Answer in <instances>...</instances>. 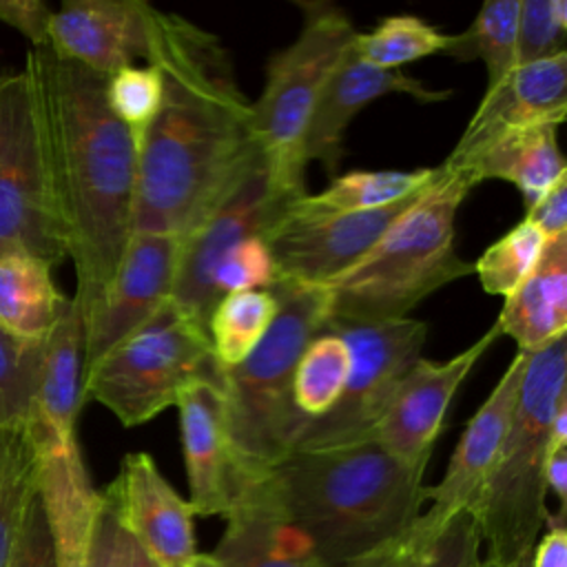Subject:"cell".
<instances>
[{
    "label": "cell",
    "instance_id": "d4e9b609",
    "mask_svg": "<svg viewBox=\"0 0 567 567\" xmlns=\"http://www.w3.org/2000/svg\"><path fill=\"white\" fill-rule=\"evenodd\" d=\"M51 270L24 252L0 255V328L20 341H44L71 301Z\"/></svg>",
    "mask_w": 567,
    "mask_h": 567
},
{
    "label": "cell",
    "instance_id": "52a82bcc",
    "mask_svg": "<svg viewBox=\"0 0 567 567\" xmlns=\"http://www.w3.org/2000/svg\"><path fill=\"white\" fill-rule=\"evenodd\" d=\"M297 38L272 53L252 100V128L272 179L295 193L303 186V137L312 109L359 33L348 13L328 0H299Z\"/></svg>",
    "mask_w": 567,
    "mask_h": 567
},
{
    "label": "cell",
    "instance_id": "74e56055",
    "mask_svg": "<svg viewBox=\"0 0 567 567\" xmlns=\"http://www.w3.org/2000/svg\"><path fill=\"white\" fill-rule=\"evenodd\" d=\"M9 567H55L53 538L40 492L27 507Z\"/></svg>",
    "mask_w": 567,
    "mask_h": 567
},
{
    "label": "cell",
    "instance_id": "ee69618b",
    "mask_svg": "<svg viewBox=\"0 0 567 567\" xmlns=\"http://www.w3.org/2000/svg\"><path fill=\"white\" fill-rule=\"evenodd\" d=\"M545 487L551 489L560 503V509L565 512L567 501V447L551 450L545 465Z\"/></svg>",
    "mask_w": 567,
    "mask_h": 567
},
{
    "label": "cell",
    "instance_id": "f35d334b",
    "mask_svg": "<svg viewBox=\"0 0 567 567\" xmlns=\"http://www.w3.org/2000/svg\"><path fill=\"white\" fill-rule=\"evenodd\" d=\"M53 11L40 0H0V22L20 31L31 49L49 47Z\"/></svg>",
    "mask_w": 567,
    "mask_h": 567
},
{
    "label": "cell",
    "instance_id": "4316f807",
    "mask_svg": "<svg viewBox=\"0 0 567 567\" xmlns=\"http://www.w3.org/2000/svg\"><path fill=\"white\" fill-rule=\"evenodd\" d=\"M40 487V450L29 425L0 427V567H9L31 498Z\"/></svg>",
    "mask_w": 567,
    "mask_h": 567
},
{
    "label": "cell",
    "instance_id": "ffe728a7",
    "mask_svg": "<svg viewBox=\"0 0 567 567\" xmlns=\"http://www.w3.org/2000/svg\"><path fill=\"white\" fill-rule=\"evenodd\" d=\"M144 0H66L51 18L49 47L102 78L144 60Z\"/></svg>",
    "mask_w": 567,
    "mask_h": 567
},
{
    "label": "cell",
    "instance_id": "d6a6232c",
    "mask_svg": "<svg viewBox=\"0 0 567 567\" xmlns=\"http://www.w3.org/2000/svg\"><path fill=\"white\" fill-rule=\"evenodd\" d=\"M42 346L20 341L0 328V427L27 425L40 377Z\"/></svg>",
    "mask_w": 567,
    "mask_h": 567
},
{
    "label": "cell",
    "instance_id": "484cf974",
    "mask_svg": "<svg viewBox=\"0 0 567 567\" xmlns=\"http://www.w3.org/2000/svg\"><path fill=\"white\" fill-rule=\"evenodd\" d=\"M434 177V168L414 171H350L332 177L321 193H303L297 206L306 213H363L396 204L423 190Z\"/></svg>",
    "mask_w": 567,
    "mask_h": 567
},
{
    "label": "cell",
    "instance_id": "ab89813d",
    "mask_svg": "<svg viewBox=\"0 0 567 567\" xmlns=\"http://www.w3.org/2000/svg\"><path fill=\"white\" fill-rule=\"evenodd\" d=\"M523 219L534 224L545 239L567 235V175L527 206Z\"/></svg>",
    "mask_w": 567,
    "mask_h": 567
},
{
    "label": "cell",
    "instance_id": "5b68a950",
    "mask_svg": "<svg viewBox=\"0 0 567 567\" xmlns=\"http://www.w3.org/2000/svg\"><path fill=\"white\" fill-rule=\"evenodd\" d=\"M270 292L279 299L270 330L241 363L221 370L224 425L244 485L297 447L308 419L295 405V370L328 317L321 286L277 281Z\"/></svg>",
    "mask_w": 567,
    "mask_h": 567
},
{
    "label": "cell",
    "instance_id": "9a60e30c",
    "mask_svg": "<svg viewBox=\"0 0 567 567\" xmlns=\"http://www.w3.org/2000/svg\"><path fill=\"white\" fill-rule=\"evenodd\" d=\"M498 337L494 321L472 346L447 361L421 357L399 383L372 439L401 463L427 465L456 390Z\"/></svg>",
    "mask_w": 567,
    "mask_h": 567
},
{
    "label": "cell",
    "instance_id": "ba28073f",
    "mask_svg": "<svg viewBox=\"0 0 567 567\" xmlns=\"http://www.w3.org/2000/svg\"><path fill=\"white\" fill-rule=\"evenodd\" d=\"M197 381H221V368L206 328L168 301L82 370V403L95 401L124 427H135L175 405Z\"/></svg>",
    "mask_w": 567,
    "mask_h": 567
},
{
    "label": "cell",
    "instance_id": "7402d4cb",
    "mask_svg": "<svg viewBox=\"0 0 567 567\" xmlns=\"http://www.w3.org/2000/svg\"><path fill=\"white\" fill-rule=\"evenodd\" d=\"M567 115V51L514 66L487 89L458 142L529 124H563Z\"/></svg>",
    "mask_w": 567,
    "mask_h": 567
},
{
    "label": "cell",
    "instance_id": "f546056e",
    "mask_svg": "<svg viewBox=\"0 0 567 567\" xmlns=\"http://www.w3.org/2000/svg\"><path fill=\"white\" fill-rule=\"evenodd\" d=\"M350 374V350L346 341L319 330L303 348L295 370V405L308 419L326 416L341 399Z\"/></svg>",
    "mask_w": 567,
    "mask_h": 567
},
{
    "label": "cell",
    "instance_id": "8d00e7d4",
    "mask_svg": "<svg viewBox=\"0 0 567 567\" xmlns=\"http://www.w3.org/2000/svg\"><path fill=\"white\" fill-rule=\"evenodd\" d=\"M565 0H520L516 31V66L565 51Z\"/></svg>",
    "mask_w": 567,
    "mask_h": 567
},
{
    "label": "cell",
    "instance_id": "8fae6325",
    "mask_svg": "<svg viewBox=\"0 0 567 567\" xmlns=\"http://www.w3.org/2000/svg\"><path fill=\"white\" fill-rule=\"evenodd\" d=\"M303 193L288 190L272 179L261 155L224 188L213 206L179 237L177 272L171 301L206 328L215 306L210 275L219 257L235 244L261 235L266 237L286 215L290 202Z\"/></svg>",
    "mask_w": 567,
    "mask_h": 567
},
{
    "label": "cell",
    "instance_id": "ac0fdd59",
    "mask_svg": "<svg viewBox=\"0 0 567 567\" xmlns=\"http://www.w3.org/2000/svg\"><path fill=\"white\" fill-rule=\"evenodd\" d=\"M410 95L419 102H443L452 93L430 89L416 78L394 69H377L350 47L323 86L303 137V162H319L330 175L343 157V135L352 117L383 95Z\"/></svg>",
    "mask_w": 567,
    "mask_h": 567
},
{
    "label": "cell",
    "instance_id": "5bb4252c",
    "mask_svg": "<svg viewBox=\"0 0 567 567\" xmlns=\"http://www.w3.org/2000/svg\"><path fill=\"white\" fill-rule=\"evenodd\" d=\"M177 257V235L131 233L104 299L82 326V370L142 328L171 301Z\"/></svg>",
    "mask_w": 567,
    "mask_h": 567
},
{
    "label": "cell",
    "instance_id": "60d3db41",
    "mask_svg": "<svg viewBox=\"0 0 567 567\" xmlns=\"http://www.w3.org/2000/svg\"><path fill=\"white\" fill-rule=\"evenodd\" d=\"M115 512L100 492L97 505L91 520L89 547H86V567H113V538H115Z\"/></svg>",
    "mask_w": 567,
    "mask_h": 567
},
{
    "label": "cell",
    "instance_id": "f1b7e54d",
    "mask_svg": "<svg viewBox=\"0 0 567 567\" xmlns=\"http://www.w3.org/2000/svg\"><path fill=\"white\" fill-rule=\"evenodd\" d=\"M520 0H487L463 33L452 35L447 55L470 62L481 60L487 89L496 86L516 66V31Z\"/></svg>",
    "mask_w": 567,
    "mask_h": 567
},
{
    "label": "cell",
    "instance_id": "30bf717a",
    "mask_svg": "<svg viewBox=\"0 0 567 567\" xmlns=\"http://www.w3.org/2000/svg\"><path fill=\"white\" fill-rule=\"evenodd\" d=\"M321 328L346 341L350 374L341 399L326 416L308 421L295 450L372 439L399 383L423 357L427 341V326L410 317L394 321L326 319Z\"/></svg>",
    "mask_w": 567,
    "mask_h": 567
},
{
    "label": "cell",
    "instance_id": "6da1fadb",
    "mask_svg": "<svg viewBox=\"0 0 567 567\" xmlns=\"http://www.w3.org/2000/svg\"><path fill=\"white\" fill-rule=\"evenodd\" d=\"M142 20L162 100L137 148L133 233L182 237L259 153L252 100L215 33L148 2Z\"/></svg>",
    "mask_w": 567,
    "mask_h": 567
},
{
    "label": "cell",
    "instance_id": "7a4b0ae2",
    "mask_svg": "<svg viewBox=\"0 0 567 567\" xmlns=\"http://www.w3.org/2000/svg\"><path fill=\"white\" fill-rule=\"evenodd\" d=\"M42 102L69 259L82 326L104 299L133 233L137 151L111 113L106 78L53 53L31 49Z\"/></svg>",
    "mask_w": 567,
    "mask_h": 567
},
{
    "label": "cell",
    "instance_id": "e0dca14e",
    "mask_svg": "<svg viewBox=\"0 0 567 567\" xmlns=\"http://www.w3.org/2000/svg\"><path fill=\"white\" fill-rule=\"evenodd\" d=\"M40 450V498L47 512L55 567H86L91 520L100 492L93 489L78 445V423L29 419Z\"/></svg>",
    "mask_w": 567,
    "mask_h": 567
},
{
    "label": "cell",
    "instance_id": "603a6c76",
    "mask_svg": "<svg viewBox=\"0 0 567 567\" xmlns=\"http://www.w3.org/2000/svg\"><path fill=\"white\" fill-rule=\"evenodd\" d=\"M213 551L221 567H323L310 543L281 516L259 478L248 481Z\"/></svg>",
    "mask_w": 567,
    "mask_h": 567
},
{
    "label": "cell",
    "instance_id": "f6af8a7d",
    "mask_svg": "<svg viewBox=\"0 0 567 567\" xmlns=\"http://www.w3.org/2000/svg\"><path fill=\"white\" fill-rule=\"evenodd\" d=\"M408 556H410V547H408V538H401L374 554H368L346 567H408Z\"/></svg>",
    "mask_w": 567,
    "mask_h": 567
},
{
    "label": "cell",
    "instance_id": "4fadbf2b",
    "mask_svg": "<svg viewBox=\"0 0 567 567\" xmlns=\"http://www.w3.org/2000/svg\"><path fill=\"white\" fill-rule=\"evenodd\" d=\"M525 363L527 354L516 350L487 399L467 421L443 478L436 485L425 487V501L430 507L414 520L410 529L412 538H425L441 529L454 514L476 509L512 425Z\"/></svg>",
    "mask_w": 567,
    "mask_h": 567
},
{
    "label": "cell",
    "instance_id": "1f68e13d",
    "mask_svg": "<svg viewBox=\"0 0 567 567\" xmlns=\"http://www.w3.org/2000/svg\"><path fill=\"white\" fill-rule=\"evenodd\" d=\"M543 246V233L527 219H520L483 250L472 264V272L478 277L485 292L509 297L536 268Z\"/></svg>",
    "mask_w": 567,
    "mask_h": 567
},
{
    "label": "cell",
    "instance_id": "bcb514c9",
    "mask_svg": "<svg viewBox=\"0 0 567 567\" xmlns=\"http://www.w3.org/2000/svg\"><path fill=\"white\" fill-rule=\"evenodd\" d=\"M567 447V399L558 403L549 423V452Z\"/></svg>",
    "mask_w": 567,
    "mask_h": 567
},
{
    "label": "cell",
    "instance_id": "9c48e42d",
    "mask_svg": "<svg viewBox=\"0 0 567 567\" xmlns=\"http://www.w3.org/2000/svg\"><path fill=\"white\" fill-rule=\"evenodd\" d=\"M24 252L47 266L69 257L49 135L29 62L0 73V255Z\"/></svg>",
    "mask_w": 567,
    "mask_h": 567
},
{
    "label": "cell",
    "instance_id": "3957f363",
    "mask_svg": "<svg viewBox=\"0 0 567 567\" xmlns=\"http://www.w3.org/2000/svg\"><path fill=\"white\" fill-rule=\"evenodd\" d=\"M425 467L368 439L292 450L259 483L323 567H346L408 536L423 512Z\"/></svg>",
    "mask_w": 567,
    "mask_h": 567
},
{
    "label": "cell",
    "instance_id": "44dd1931",
    "mask_svg": "<svg viewBox=\"0 0 567 567\" xmlns=\"http://www.w3.org/2000/svg\"><path fill=\"white\" fill-rule=\"evenodd\" d=\"M556 133L558 124L549 122L496 131L474 142H456L445 162L465 168L478 184L483 179L514 184L527 208L567 175Z\"/></svg>",
    "mask_w": 567,
    "mask_h": 567
},
{
    "label": "cell",
    "instance_id": "c3c4849f",
    "mask_svg": "<svg viewBox=\"0 0 567 567\" xmlns=\"http://www.w3.org/2000/svg\"><path fill=\"white\" fill-rule=\"evenodd\" d=\"M186 567H221L213 554H195Z\"/></svg>",
    "mask_w": 567,
    "mask_h": 567
},
{
    "label": "cell",
    "instance_id": "7c38bea8",
    "mask_svg": "<svg viewBox=\"0 0 567 567\" xmlns=\"http://www.w3.org/2000/svg\"><path fill=\"white\" fill-rule=\"evenodd\" d=\"M416 195L377 210L343 215L306 213L295 197L279 224L266 235L277 281L323 286L339 277L377 244Z\"/></svg>",
    "mask_w": 567,
    "mask_h": 567
},
{
    "label": "cell",
    "instance_id": "7dc6e473",
    "mask_svg": "<svg viewBox=\"0 0 567 567\" xmlns=\"http://www.w3.org/2000/svg\"><path fill=\"white\" fill-rule=\"evenodd\" d=\"M532 551H534V549H532ZM532 551L525 554L523 558L514 560V563H492V560H485V558H483L478 567H532Z\"/></svg>",
    "mask_w": 567,
    "mask_h": 567
},
{
    "label": "cell",
    "instance_id": "b9f144b4",
    "mask_svg": "<svg viewBox=\"0 0 567 567\" xmlns=\"http://www.w3.org/2000/svg\"><path fill=\"white\" fill-rule=\"evenodd\" d=\"M547 534L536 540L532 551V567H567V532H565V512L547 514Z\"/></svg>",
    "mask_w": 567,
    "mask_h": 567
},
{
    "label": "cell",
    "instance_id": "d6986e66",
    "mask_svg": "<svg viewBox=\"0 0 567 567\" xmlns=\"http://www.w3.org/2000/svg\"><path fill=\"white\" fill-rule=\"evenodd\" d=\"M188 478V503L197 516H226L244 478L239 474L221 403V381H197L175 403Z\"/></svg>",
    "mask_w": 567,
    "mask_h": 567
},
{
    "label": "cell",
    "instance_id": "836d02e7",
    "mask_svg": "<svg viewBox=\"0 0 567 567\" xmlns=\"http://www.w3.org/2000/svg\"><path fill=\"white\" fill-rule=\"evenodd\" d=\"M104 97L115 120L128 131L137 151L159 111V73L151 64H128L106 78Z\"/></svg>",
    "mask_w": 567,
    "mask_h": 567
},
{
    "label": "cell",
    "instance_id": "83f0119b",
    "mask_svg": "<svg viewBox=\"0 0 567 567\" xmlns=\"http://www.w3.org/2000/svg\"><path fill=\"white\" fill-rule=\"evenodd\" d=\"M277 312L279 299L270 290L224 295L206 321V334L219 368L241 363L266 337Z\"/></svg>",
    "mask_w": 567,
    "mask_h": 567
},
{
    "label": "cell",
    "instance_id": "277c9868",
    "mask_svg": "<svg viewBox=\"0 0 567 567\" xmlns=\"http://www.w3.org/2000/svg\"><path fill=\"white\" fill-rule=\"evenodd\" d=\"M478 182L461 166H434L430 184L401 210L377 244L323 284L326 319L394 321L454 279L472 275L456 252V213Z\"/></svg>",
    "mask_w": 567,
    "mask_h": 567
},
{
    "label": "cell",
    "instance_id": "8992f818",
    "mask_svg": "<svg viewBox=\"0 0 567 567\" xmlns=\"http://www.w3.org/2000/svg\"><path fill=\"white\" fill-rule=\"evenodd\" d=\"M567 334L527 354L518 403L483 496L474 509L485 560L514 563L529 554L547 518L545 465L549 423L567 399Z\"/></svg>",
    "mask_w": 567,
    "mask_h": 567
},
{
    "label": "cell",
    "instance_id": "2e32d148",
    "mask_svg": "<svg viewBox=\"0 0 567 567\" xmlns=\"http://www.w3.org/2000/svg\"><path fill=\"white\" fill-rule=\"evenodd\" d=\"M122 527L159 567H186L197 554L193 507L157 470L146 452L122 458L117 476L102 492Z\"/></svg>",
    "mask_w": 567,
    "mask_h": 567
},
{
    "label": "cell",
    "instance_id": "4dcf8cb0",
    "mask_svg": "<svg viewBox=\"0 0 567 567\" xmlns=\"http://www.w3.org/2000/svg\"><path fill=\"white\" fill-rule=\"evenodd\" d=\"M452 35L439 31L434 24L425 22L412 13L385 16L372 31L357 33L352 49L368 64L385 71H394L408 62L447 53Z\"/></svg>",
    "mask_w": 567,
    "mask_h": 567
},
{
    "label": "cell",
    "instance_id": "e575fe53",
    "mask_svg": "<svg viewBox=\"0 0 567 567\" xmlns=\"http://www.w3.org/2000/svg\"><path fill=\"white\" fill-rule=\"evenodd\" d=\"M408 567H478L481 529L474 512L454 514L441 529L425 538H412L408 532Z\"/></svg>",
    "mask_w": 567,
    "mask_h": 567
},
{
    "label": "cell",
    "instance_id": "cb8c5ba5",
    "mask_svg": "<svg viewBox=\"0 0 567 567\" xmlns=\"http://www.w3.org/2000/svg\"><path fill=\"white\" fill-rule=\"evenodd\" d=\"M496 326L525 354L567 334V235L545 239L536 268L505 297Z\"/></svg>",
    "mask_w": 567,
    "mask_h": 567
},
{
    "label": "cell",
    "instance_id": "d590c367",
    "mask_svg": "<svg viewBox=\"0 0 567 567\" xmlns=\"http://www.w3.org/2000/svg\"><path fill=\"white\" fill-rule=\"evenodd\" d=\"M275 281L277 270L266 237L255 235L235 244L219 257L210 275V295L217 303L224 295L230 292L270 290Z\"/></svg>",
    "mask_w": 567,
    "mask_h": 567
},
{
    "label": "cell",
    "instance_id": "7bdbcfd3",
    "mask_svg": "<svg viewBox=\"0 0 567 567\" xmlns=\"http://www.w3.org/2000/svg\"><path fill=\"white\" fill-rule=\"evenodd\" d=\"M117 518V516H115ZM113 567H159L148 551L117 520L113 538Z\"/></svg>",
    "mask_w": 567,
    "mask_h": 567
}]
</instances>
